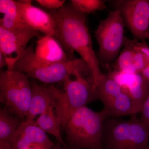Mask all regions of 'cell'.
<instances>
[{
  "label": "cell",
  "instance_id": "6da1fadb",
  "mask_svg": "<svg viewBox=\"0 0 149 149\" xmlns=\"http://www.w3.org/2000/svg\"><path fill=\"white\" fill-rule=\"evenodd\" d=\"M56 25L54 37L60 44L68 59H75L77 53L91 69L94 87L100 81L101 72L98 57L93 49L90 32L86 23V14L80 12L71 4H66L56 10H50Z\"/></svg>",
  "mask_w": 149,
  "mask_h": 149
},
{
  "label": "cell",
  "instance_id": "7a4b0ae2",
  "mask_svg": "<svg viewBox=\"0 0 149 149\" xmlns=\"http://www.w3.org/2000/svg\"><path fill=\"white\" fill-rule=\"evenodd\" d=\"M13 70L23 72L28 77L51 84L63 81L67 76L80 74L93 79L90 68L82 58H76L63 63L47 64L35 57L33 45L27 47L17 60Z\"/></svg>",
  "mask_w": 149,
  "mask_h": 149
},
{
  "label": "cell",
  "instance_id": "3957f363",
  "mask_svg": "<svg viewBox=\"0 0 149 149\" xmlns=\"http://www.w3.org/2000/svg\"><path fill=\"white\" fill-rule=\"evenodd\" d=\"M111 117L103 109L95 111L87 106L74 112L63 130L68 145L80 149H103L101 144L104 123Z\"/></svg>",
  "mask_w": 149,
  "mask_h": 149
},
{
  "label": "cell",
  "instance_id": "277c9868",
  "mask_svg": "<svg viewBox=\"0 0 149 149\" xmlns=\"http://www.w3.org/2000/svg\"><path fill=\"white\" fill-rule=\"evenodd\" d=\"M149 140L148 130L136 114L128 120L109 117L104 123L103 149H145Z\"/></svg>",
  "mask_w": 149,
  "mask_h": 149
},
{
  "label": "cell",
  "instance_id": "5b68a950",
  "mask_svg": "<svg viewBox=\"0 0 149 149\" xmlns=\"http://www.w3.org/2000/svg\"><path fill=\"white\" fill-rule=\"evenodd\" d=\"M75 77L72 80L69 75L67 76L63 81L64 91L53 85L47 88L53 97L56 114L63 129L74 111L98 99L91 80L80 74Z\"/></svg>",
  "mask_w": 149,
  "mask_h": 149
},
{
  "label": "cell",
  "instance_id": "8992f818",
  "mask_svg": "<svg viewBox=\"0 0 149 149\" xmlns=\"http://www.w3.org/2000/svg\"><path fill=\"white\" fill-rule=\"evenodd\" d=\"M32 95L31 83L23 72L12 70L0 72V100L11 113L24 120Z\"/></svg>",
  "mask_w": 149,
  "mask_h": 149
},
{
  "label": "cell",
  "instance_id": "52a82bcc",
  "mask_svg": "<svg viewBox=\"0 0 149 149\" xmlns=\"http://www.w3.org/2000/svg\"><path fill=\"white\" fill-rule=\"evenodd\" d=\"M124 24L119 11H110L106 18L100 22L95 32L99 47V61L113 63L124 45Z\"/></svg>",
  "mask_w": 149,
  "mask_h": 149
},
{
  "label": "cell",
  "instance_id": "ba28073f",
  "mask_svg": "<svg viewBox=\"0 0 149 149\" xmlns=\"http://www.w3.org/2000/svg\"><path fill=\"white\" fill-rule=\"evenodd\" d=\"M113 5L134 38L141 42L149 39V1L117 0Z\"/></svg>",
  "mask_w": 149,
  "mask_h": 149
},
{
  "label": "cell",
  "instance_id": "9c48e42d",
  "mask_svg": "<svg viewBox=\"0 0 149 149\" xmlns=\"http://www.w3.org/2000/svg\"><path fill=\"white\" fill-rule=\"evenodd\" d=\"M38 32L17 33L0 26V52L5 57L7 70H13L14 65L27 48V44Z\"/></svg>",
  "mask_w": 149,
  "mask_h": 149
},
{
  "label": "cell",
  "instance_id": "30bf717a",
  "mask_svg": "<svg viewBox=\"0 0 149 149\" xmlns=\"http://www.w3.org/2000/svg\"><path fill=\"white\" fill-rule=\"evenodd\" d=\"M130 97L138 113L141 112L143 105L149 94V82L141 72L125 73L113 70L109 74Z\"/></svg>",
  "mask_w": 149,
  "mask_h": 149
},
{
  "label": "cell",
  "instance_id": "8fae6325",
  "mask_svg": "<svg viewBox=\"0 0 149 149\" xmlns=\"http://www.w3.org/2000/svg\"><path fill=\"white\" fill-rule=\"evenodd\" d=\"M34 122L22 120L20 123L11 142V149H25L32 146L41 149H53L54 144Z\"/></svg>",
  "mask_w": 149,
  "mask_h": 149
},
{
  "label": "cell",
  "instance_id": "7c38bea8",
  "mask_svg": "<svg viewBox=\"0 0 149 149\" xmlns=\"http://www.w3.org/2000/svg\"><path fill=\"white\" fill-rule=\"evenodd\" d=\"M16 2L22 18L29 27L46 35H55V22L49 13L33 6L30 0L17 1Z\"/></svg>",
  "mask_w": 149,
  "mask_h": 149
},
{
  "label": "cell",
  "instance_id": "4fadbf2b",
  "mask_svg": "<svg viewBox=\"0 0 149 149\" xmlns=\"http://www.w3.org/2000/svg\"><path fill=\"white\" fill-rule=\"evenodd\" d=\"M136 40L125 38L123 49L112 63L113 70L133 74L141 72L148 65L149 61L146 56L136 47Z\"/></svg>",
  "mask_w": 149,
  "mask_h": 149
},
{
  "label": "cell",
  "instance_id": "5bb4252c",
  "mask_svg": "<svg viewBox=\"0 0 149 149\" xmlns=\"http://www.w3.org/2000/svg\"><path fill=\"white\" fill-rule=\"evenodd\" d=\"M34 53L38 61L47 64L63 63L70 61L60 44L50 35H45L39 38Z\"/></svg>",
  "mask_w": 149,
  "mask_h": 149
},
{
  "label": "cell",
  "instance_id": "9a60e30c",
  "mask_svg": "<svg viewBox=\"0 0 149 149\" xmlns=\"http://www.w3.org/2000/svg\"><path fill=\"white\" fill-rule=\"evenodd\" d=\"M31 85L32 95L28 112L24 120L28 122H34L37 115L43 114L52 107L55 108V107L53 97L48 88L39 85L34 80Z\"/></svg>",
  "mask_w": 149,
  "mask_h": 149
},
{
  "label": "cell",
  "instance_id": "2e32d148",
  "mask_svg": "<svg viewBox=\"0 0 149 149\" xmlns=\"http://www.w3.org/2000/svg\"><path fill=\"white\" fill-rule=\"evenodd\" d=\"M0 12L3 17L0 19V26L17 33L37 32L24 21L17 5L13 0H0Z\"/></svg>",
  "mask_w": 149,
  "mask_h": 149
},
{
  "label": "cell",
  "instance_id": "e0dca14e",
  "mask_svg": "<svg viewBox=\"0 0 149 149\" xmlns=\"http://www.w3.org/2000/svg\"><path fill=\"white\" fill-rule=\"evenodd\" d=\"M17 116L11 114L6 107L0 110V145L10 148V143L19 125L22 121ZM11 149V148H10Z\"/></svg>",
  "mask_w": 149,
  "mask_h": 149
},
{
  "label": "cell",
  "instance_id": "ac0fdd59",
  "mask_svg": "<svg viewBox=\"0 0 149 149\" xmlns=\"http://www.w3.org/2000/svg\"><path fill=\"white\" fill-rule=\"evenodd\" d=\"M54 107H52L47 111L40 115L34 124L46 133L53 136L56 138L57 143L63 146L67 144L63 141L61 133V124L59 119L54 112Z\"/></svg>",
  "mask_w": 149,
  "mask_h": 149
},
{
  "label": "cell",
  "instance_id": "d6986e66",
  "mask_svg": "<svg viewBox=\"0 0 149 149\" xmlns=\"http://www.w3.org/2000/svg\"><path fill=\"white\" fill-rule=\"evenodd\" d=\"M95 90L98 99L101 101L104 107L123 92L120 85L109 74H103Z\"/></svg>",
  "mask_w": 149,
  "mask_h": 149
},
{
  "label": "cell",
  "instance_id": "ffe728a7",
  "mask_svg": "<svg viewBox=\"0 0 149 149\" xmlns=\"http://www.w3.org/2000/svg\"><path fill=\"white\" fill-rule=\"evenodd\" d=\"M109 113L111 117L123 116L133 115L138 113L133 101L126 93L123 92L115 98L104 108Z\"/></svg>",
  "mask_w": 149,
  "mask_h": 149
},
{
  "label": "cell",
  "instance_id": "44dd1931",
  "mask_svg": "<svg viewBox=\"0 0 149 149\" xmlns=\"http://www.w3.org/2000/svg\"><path fill=\"white\" fill-rule=\"evenodd\" d=\"M70 2L76 10L86 14L106 8L104 2L102 0H71Z\"/></svg>",
  "mask_w": 149,
  "mask_h": 149
},
{
  "label": "cell",
  "instance_id": "7402d4cb",
  "mask_svg": "<svg viewBox=\"0 0 149 149\" xmlns=\"http://www.w3.org/2000/svg\"><path fill=\"white\" fill-rule=\"evenodd\" d=\"M40 5L49 9L50 10H56L61 8L64 5L65 0H37Z\"/></svg>",
  "mask_w": 149,
  "mask_h": 149
},
{
  "label": "cell",
  "instance_id": "603a6c76",
  "mask_svg": "<svg viewBox=\"0 0 149 149\" xmlns=\"http://www.w3.org/2000/svg\"><path fill=\"white\" fill-rule=\"evenodd\" d=\"M141 113L140 121L148 130L149 126V94L144 102Z\"/></svg>",
  "mask_w": 149,
  "mask_h": 149
},
{
  "label": "cell",
  "instance_id": "cb8c5ba5",
  "mask_svg": "<svg viewBox=\"0 0 149 149\" xmlns=\"http://www.w3.org/2000/svg\"><path fill=\"white\" fill-rule=\"evenodd\" d=\"M135 45L137 49L146 55L149 61V46L146 41L141 42L136 39Z\"/></svg>",
  "mask_w": 149,
  "mask_h": 149
},
{
  "label": "cell",
  "instance_id": "d4e9b609",
  "mask_svg": "<svg viewBox=\"0 0 149 149\" xmlns=\"http://www.w3.org/2000/svg\"><path fill=\"white\" fill-rule=\"evenodd\" d=\"M141 73L143 77L149 82V64L141 71Z\"/></svg>",
  "mask_w": 149,
  "mask_h": 149
},
{
  "label": "cell",
  "instance_id": "484cf974",
  "mask_svg": "<svg viewBox=\"0 0 149 149\" xmlns=\"http://www.w3.org/2000/svg\"><path fill=\"white\" fill-rule=\"evenodd\" d=\"M53 149H80L77 148H74V147L68 145L66 146H61V144L57 143L54 146Z\"/></svg>",
  "mask_w": 149,
  "mask_h": 149
},
{
  "label": "cell",
  "instance_id": "4316f807",
  "mask_svg": "<svg viewBox=\"0 0 149 149\" xmlns=\"http://www.w3.org/2000/svg\"><path fill=\"white\" fill-rule=\"evenodd\" d=\"M5 66H7V62L5 57L0 52V68L1 70Z\"/></svg>",
  "mask_w": 149,
  "mask_h": 149
},
{
  "label": "cell",
  "instance_id": "83f0119b",
  "mask_svg": "<svg viewBox=\"0 0 149 149\" xmlns=\"http://www.w3.org/2000/svg\"><path fill=\"white\" fill-rule=\"evenodd\" d=\"M25 149H41L39 147L36 146H32L27 148Z\"/></svg>",
  "mask_w": 149,
  "mask_h": 149
},
{
  "label": "cell",
  "instance_id": "f1b7e54d",
  "mask_svg": "<svg viewBox=\"0 0 149 149\" xmlns=\"http://www.w3.org/2000/svg\"><path fill=\"white\" fill-rule=\"evenodd\" d=\"M0 149H10V148L6 146L0 145Z\"/></svg>",
  "mask_w": 149,
  "mask_h": 149
},
{
  "label": "cell",
  "instance_id": "f546056e",
  "mask_svg": "<svg viewBox=\"0 0 149 149\" xmlns=\"http://www.w3.org/2000/svg\"><path fill=\"white\" fill-rule=\"evenodd\" d=\"M145 149H149V143L148 145V146H147L146 148Z\"/></svg>",
  "mask_w": 149,
  "mask_h": 149
},
{
  "label": "cell",
  "instance_id": "4dcf8cb0",
  "mask_svg": "<svg viewBox=\"0 0 149 149\" xmlns=\"http://www.w3.org/2000/svg\"><path fill=\"white\" fill-rule=\"evenodd\" d=\"M148 131L149 132V126L148 128Z\"/></svg>",
  "mask_w": 149,
  "mask_h": 149
},
{
  "label": "cell",
  "instance_id": "1f68e13d",
  "mask_svg": "<svg viewBox=\"0 0 149 149\" xmlns=\"http://www.w3.org/2000/svg\"></svg>",
  "mask_w": 149,
  "mask_h": 149
}]
</instances>
